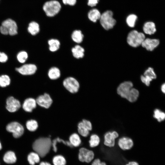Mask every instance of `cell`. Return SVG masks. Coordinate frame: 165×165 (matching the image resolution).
I'll return each mask as SVG.
<instances>
[{
    "mask_svg": "<svg viewBox=\"0 0 165 165\" xmlns=\"http://www.w3.org/2000/svg\"><path fill=\"white\" fill-rule=\"evenodd\" d=\"M2 147L1 144L0 142V150L2 149Z\"/></svg>",
    "mask_w": 165,
    "mask_h": 165,
    "instance_id": "f6af8a7d",
    "label": "cell"
},
{
    "mask_svg": "<svg viewBox=\"0 0 165 165\" xmlns=\"http://www.w3.org/2000/svg\"><path fill=\"white\" fill-rule=\"evenodd\" d=\"M119 136V134L115 131L108 132L104 136V145L110 147H113L115 143V139Z\"/></svg>",
    "mask_w": 165,
    "mask_h": 165,
    "instance_id": "4fadbf2b",
    "label": "cell"
},
{
    "mask_svg": "<svg viewBox=\"0 0 165 165\" xmlns=\"http://www.w3.org/2000/svg\"><path fill=\"white\" fill-rule=\"evenodd\" d=\"M64 86L70 92L72 93H77L79 88L78 81L74 78L69 77L65 78L63 81Z\"/></svg>",
    "mask_w": 165,
    "mask_h": 165,
    "instance_id": "8992f818",
    "label": "cell"
},
{
    "mask_svg": "<svg viewBox=\"0 0 165 165\" xmlns=\"http://www.w3.org/2000/svg\"><path fill=\"white\" fill-rule=\"evenodd\" d=\"M118 94L123 98L131 102H135L139 96V92L133 88V84L130 81H125L121 83L117 89Z\"/></svg>",
    "mask_w": 165,
    "mask_h": 165,
    "instance_id": "6da1fadb",
    "label": "cell"
},
{
    "mask_svg": "<svg viewBox=\"0 0 165 165\" xmlns=\"http://www.w3.org/2000/svg\"><path fill=\"white\" fill-rule=\"evenodd\" d=\"M161 90L162 92H163V93H165V83H164L161 86Z\"/></svg>",
    "mask_w": 165,
    "mask_h": 165,
    "instance_id": "7bdbcfd3",
    "label": "cell"
},
{
    "mask_svg": "<svg viewBox=\"0 0 165 165\" xmlns=\"http://www.w3.org/2000/svg\"><path fill=\"white\" fill-rule=\"evenodd\" d=\"M159 43L160 41L158 39L145 38L141 45L147 50L152 51L158 46Z\"/></svg>",
    "mask_w": 165,
    "mask_h": 165,
    "instance_id": "9a60e30c",
    "label": "cell"
},
{
    "mask_svg": "<svg viewBox=\"0 0 165 165\" xmlns=\"http://www.w3.org/2000/svg\"><path fill=\"white\" fill-rule=\"evenodd\" d=\"M49 50L52 52L57 51L60 48V42L57 39H51L48 41Z\"/></svg>",
    "mask_w": 165,
    "mask_h": 165,
    "instance_id": "d4e9b609",
    "label": "cell"
},
{
    "mask_svg": "<svg viewBox=\"0 0 165 165\" xmlns=\"http://www.w3.org/2000/svg\"><path fill=\"white\" fill-rule=\"evenodd\" d=\"M48 75L50 79L56 80L60 77L61 72L58 68L55 67H52L49 70Z\"/></svg>",
    "mask_w": 165,
    "mask_h": 165,
    "instance_id": "44dd1931",
    "label": "cell"
},
{
    "mask_svg": "<svg viewBox=\"0 0 165 165\" xmlns=\"http://www.w3.org/2000/svg\"><path fill=\"white\" fill-rule=\"evenodd\" d=\"M63 3L65 5L68 4L71 6L74 5L76 2V0H62Z\"/></svg>",
    "mask_w": 165,
    "mask_h": 165,
    "instance_id": "74e56055",
    "label": "cell"
},
{
    "mask_svg": "<svg viewBox=\"0 0 165 165\" xmlns=\"http://www.w3.org/2000/svg\"><path fill=\"white\" fill-rule=\"evenodd\" d=\"M153 117L157 119L159 122L164 120L165 119V113L160 110L156 109L154 111Z\"/></svg>",
    "mask_w": 165,
    "mask_h": 165,
    "instance_id": "f546056e",
    "label": "cell"
},
{
    "mask_svg": "<svg viewBox=\"0 0 165 165\" xmlns=\"http://www.w3.org/2000/svg\"><path fill=\"white\" fill-rule=\"evenodd\" d=\"M137 19V16L135 14H132L129 15L127 18L126 22L130 27H134Z\"/></svg>",
    "mask_w": 165,
    "mask_h": 165,
    "instance_id": "e575fe53",
    "label": "cell"
},
{
    "mask_svg": "<svg viewBox=\"0 0 165 165\" xmlns=\"http://www.w3.org/2000/svg\"><path fill=\"white\" fill-rule=\"evenodd\" d=\"M92 165H106V164L105 163L101 162L99 159H97L94 161Z\"/></svg>",
    "mask_w": 165,
    "mask_h": 165,
    "instance_id": "60d3db41",
    "label": "cell"
},
{
    "mask_svg": "<svg viewBox=\"0 0 165 165\" xmlns=\"http://www.w3.org/2000/svg\"><path fill=\"white\" fill-rule=\"evenodd\" d=\"M53 162L54 165H65L66 161L63 156L57 155L53 157Z\"/></svg>",
    "mask_w": 165,
    "mask_h": 165,
    "instance_id": "1f68e13d",
    "label": "cell"
},
{
    "mask_svg": "<svg viewBox=\"0 0 165 165\" xmlns=\"http://www.w3.org/2000/svg\"><path fill=\"white\" fill-rule=\"evenodd\" d=\"M27 53L24 51H22L18 54L17 58L18 61L20 63H24L28 58Z\"/></svg>",
    "mask_w": 165,
    "mask_h": 165,
    "instance_id": "d590c367",
    "label": "cell"
},
{
    "mask_svg": "<svg viewBox=\"0 0 165 165\" xmlns=\"http://www.w3.org/2000/svg\"><path fill=\"white\" fill-rule=\"evenodd\" d=\"M16 70L24 75H32L35 73L37 70L36 66L33 64H25L16 68Z\"/></svg>",
    "mask_w": 165,
    "mask_h": 165,
    "instance_id": "30bf717a",
    "label": "cell"
},
{
    "mask_svg": "<svg viewBox=\"0 0 165 165\" xmlns=\"http://www.w3.org/2000/svg\"><path fill=\"white\" fill-rule=\"evenodd\" d=\"M156 78V75L154 72L153 69L151 67L148 68L145 72L144 75L141 77V81L147 86H149L150 82L153 79Z\"/></svg>",
    "mask_w": 165,
    "mask_h": 165,
    "instance_id": "9c48e42d",
    "label": "cell"
},
{
    "mask_svg": "<svg viewBox=\"0 0 165 165\" xmlns=\"http://www.w3.org/2000/svg\"><path fill=\"white\" fill-rule=\"evenodd\" d=\"M126 165H139L138 163L134 161H131L129 162Z\"/></svg>",
    "mask_w": 165,
    "mask_h": 165,
    "instance_id": "b9f144b4",
    "label": "cell"
},
{
    "mask_svg": "<svg viewBox=\"0 0 165 165\" xmlns=\"http://www.w3.org/2000/svg\"><path fill=\"white\" fill-rule=\"evenodd\" d=\"M100 142L99 137L96 134H93L90 137L89 141L90 146L91 147L93 148L98 146Z\"/></svg>",
    "mask_w": 165,
    "mask_h": 165,
    "instance_id": "4dcf8cb0",
    "label": "cell"
},
{
    "mask_svg": "<svg viewBox=\"0 0 165 165\" xmlns=\"http://www.w3.org/2000/svg\"><path fill=\"white\" fill-rule=\"evenodd\" d=\"M0 31L4 35L9 34V32L6 28L4 26L2 25L0 27Z\"/></svg>",
    "mask_w": 165,
    "mask_h": 165,
    "instance_id": "f35d334b",
    "label": "cell"
},
{
    "mask_svg": "<svg viewBox=\"0 0 165 165\" xmlns=\"http://www.w3.org/2000/svg\"><path fill=\"white\" fill-rule=\"evenodd\" d=\"M6 109L10 112H14L20 107V102L13 97H9L6 100Z\"/></svg>",
    "mask_w": 165,
    "mask_h": 165,
    "instance_id": "5bb4252c",
    "label": "cell"
},
{
    "mask_svg": "<svg viewBox=\"0 0 165 165\" xmlns=\"http://www.w3.org/2000/svg\"><path fill=\"white\" fill-rule=\"evenodd\" d=\"M78 127L79 134L84 137H87L89 135V131L92 129L88 124L82 121L79 123Z\"/></svg>",
    "mask_w": 165,
    "mask_h": 165,
    "instance_id": "e0dca14e",
    "label": "cell"
},
{
    "mask_svg": "<svg viewBox=\"0 0 165 165\" xmlns=\"http://www.w3.org/2000/svg\"><path fill=\"white\" fill-rule=\"evenodd\" d=\"M113 13L110 10L104 12L101 16L100 22L102 27L105 30L112 28L116 23V20L113 17Z\"/></svg>",
    "mask_w": 165,
    "mask_h": 165,
    "instance_id": "5b68a950",
    "label": "cell"
},
{
    "mask_svg": "<svg viewBox=\"0 0 165 165\" xmlns=\"http://www.w3.org/2000/svg\"><path fill=\"white\" fill-rule=\"evenodd\" d=\"M118 144L120 148L125 150H129L132 148L133 145V142L130 138L123 137L119 139Z\"/></svg>",
    "mask_w": 165,
    "mask_h": 165,
    "instance_id": "2e32d148",
    "label": "cell"
},
{
    "mask_svg": "<svg viewBox=\"0 0 165 165\" xmlns=\"http://www.w3.org/2000/svg\"><path fill=\"white\" fill-rule=\"evenodd\" d=\"M39 165H51L50 163L46 162H41Z\"/></svg>",
    "mask_w": 165,
    "mask_h": 165,
    "instance_id": "ee69618b",
    "label": "cell"
},
{
    "mask_svg": "<svg viewBox=\"0 0 165 165\" xmlns=\"http://www.w3.org/2000/svg\"><path fill=\"white\" fill-rule=\"evenodd\" d=\"M94 152L84 148L80 149L78 155V158L82 162L87 163L90 162L94 158Z\"/></svg>",
    "mask_w": 165,
    "mask_h": 165,
    "instance_id": "ba28073f",
    "label": "cell"
},
{
    "mask_svg": "<svg viewBox=\"0 0 165 165\" xmlns=\"http://www.w3.org/2000/svg\"><path fill=\"white\" fill-rule=\"evenodd\" d=\"M7 130L13 134V136L16 138L21 137L24 133V128L19 123L13 122L8 124L6 127Z\"/></svg>",
    "mask_w": 165,
    "mask_h": 165,
    "instance_id": "52a82bcc",
    "label": "cell"
},
{
    "mask_svg": "<svg viewBox=\"0 0 165 165\" xmlns=\"http://www.w3.org/2000/svg\"><path fill=\"white\" fill-rule=\"evenodd\" d=\"M26 126L28 130L31 131H34L37 129L38 125L36 120L31 119L28 120L27 122Z\"/></svg>",
    "mask_w": 165,
    "mask_h": 165,
    "instance_id": "f1b7e54d",
    "label": "cell"
},
{
    "mask_svg": "<svg viewBox=\"0 0 165 165\" xmlns=\"http://www.w3.org/2000/svg\"><path fill=\"white\" fill-rule=\"evenodd\" d=\"M73 56L76 59L81 58L84 55V49L79 45H76L72 49Z\"/></svg>",
    "mask_w": 165,
    "mask_h": 165,
    "instance_id": "d6986e66",
    "label": "cell"
},
{
    "mask_svg": "<svg viewBox=\"0 0 165 165\" xmlns=\"http://www.w3.org/2000/svg\"><path fill=\"white\" fill-rule=\"evenodd\" d=\"M69 139V142L72 146L78 147L81 143V140L79 136L76 133L72 134Z\"/></svg>",
    "mask_w": 165,
    "mask_h": 165,
    "instance_id": "4316f807",
    "label": "cell"
},
{
    "mask_svg": "<svg viewBox=\"0 0 165 165\" xmlns=\"http://www.w3.org/2000/svg\"><path fill=\"white\" fill-rule=\"evenodd\" d=\"M143 30L147 34L151 35L154 34L156 31L155 24L152 22H146L144 25Z\"/></svg>",
    "mask_w": 165,
    "mask_h": 165,
    "instance_id": "ffe728a7",
    "label": "cell"
},
{
    "mask_svg": "<svg viewBox=\"0 0 165 165\" xmlns=\"http://www.w3.org/2000/svg\"><path fill=\"white\" fill-rule=\"evenodd\" d=\"M2 25L6 28L10 35H14L17 34V26L15 21L11 19H6L2 22Z\"/></svg>",
    "mask_w": 165,
    "mask_h": 165,
    "instance_id": "8fae6325",
    "label": "cell"
},
{
    "mask_svg": "<svg viewBox=\"0 0 165 165\" xmlns=\"http://www.w3.org/2000/svg\"><path fill=\"white\" fill-rule=\"evenodd\" d=\"M145 38V36L143 33L134 30L128 34L127 41L130 46L136 47L141 45Z\"/></svg>",
    "mask_w": 165,
    "mask_h": 165,
    "instance_id": "3957f363",
    "label": "cell"
},
{
    "mask_svg": "<svg viewBox=\"0 0 165 165\" xmlns=\"http://www.w3.org/2000/svg\"><path fill=\"white\" fill-rule=\"evenodd\" d=\"M61 142L63 143L65 145L69 146L70 147H72V145H71L69 141H64L63 139H60L58 138H56L53 140V141L52 142V145L53 147V150L55 152H56L57 150V148L56 146L57 143V142Z\"/></svg>",
    "mask_w": 165,
    "mask_h": 165,
    "instance_id": "d6a6232c",
    "label": "cell"
},
{
    "mask_svg": "<svg viewBox=\"0 0 165 165\" xmlns=\"http://www.w3.org/2000/svg\"><path fill=\"white\" fill-rule=\"evenodd\" d=\"M28 30V32L31 35H35L39 31V25L36 22L32 21L29 24Z\"/></svg>",
    "mask_w": 165,
    "mask_h": 165,
    "instance_id": "603a6c76",
    "label": "cell"
},
{
    "mask_svg": "<svg viewBox=\"0 0 165 165\" xmlns=\"http://www.w3.org/2000/svg\"><path fill=\"white\" fill-rule=\"evenodd\" d=\"M50 139L48 138H41L34 142L33 150L41 157H43L49 152L52 146Z\"/></svg>",
    "mask_w": 165,
    "mask_h": 165,
    "instance_id": "7a4b0ae2",
    "label": "cell"
},
{
    "mask_svg": "<svg viewBox=\"0 0 165 165\" xmlns=\"http://www.w3.org/2000/svg\"><path fill=\"white\" fill-rule=\"evenodd\" d=\"M8 59L7 55L4 53L0 52V62H6Z\"/></svg>",
    "mask_w": 165,
    "mask_h": 165,
    "instance_id": "8d00e7d4",
    "label": "cell"
},
{
    "mask_svg": "<svg viewBox=\"0 0 165 165\" xmlns=\"http://www.w3.org/2000/svg\"><path fill=\"white\" fill-rule=\"evenodd\" d=\"M101 14L99 11L96 9H93L89 11L88 14L89 19L93 22H96L100 19Z\"/></svg>",
    "mask_w": 165,
    "mask_h": 165,
    "instance_id": "7402d4cb",
    "label": "cell"
},
{
    "mask_svg": "<svg viewBox=\"0 0 165 165\" xmlns=\"http://www.w3.org/2000/svg\"><path fill=\"white\" fill-rule=\"evenodd\" d=\"M36 101L35 99L31 98H28L24 101L22 107L25 111L31 112L36 108Z\"/></svg>",
    "mask_w": 165,
    "mask_h": 165,
    "instance_id": "ac0fdd59",
    "label": "cell"
},
{
    "mask_svg": "<svg viewBox=\"0 0 165 165\" xmlns=\"http://www.w3.org/2000/svg\"><path fill=\"white\" fill-rule=\"evenodd\" d=\"M16 157L14 153L11 151L6 152L3 157L4 161L7 163H14L16 162Z\"/></svg>",
    "mask_w": 165,
    "mask_h": 165,
    "instance_id": "484cf974",
    "label": "cell"
},
{
    "mask_svg": "<svg viewBox=\"0 0 165 165\" xmlns=\"http://www.w3.org/2000/svg\"><path fill=\"white\" fill-rule=\"evenodd\" d=\"M36 101L38 105L46 108H49L53 102L50 95L46 93L38 96Z\"/></svg>",
    "mask_w": 165,
    "mask_h": 165,
    "instance_id": "7c38bea8",
    "label": "cell"
},
{
    "mask_svg": "<svg viewBox=\"0 0 165 165\" xmlns=\"http://www.w3.org/2000/svg\"><path fill=\"white\" fill-rule=\"evenodd\" d=\"M84 35L80 30H75L72 33L71 38L72 40L77 43H80L83 41Z\"/></svg>",
    "mask_w": 165,
    "mask_h": 165,
    "instance_id": "cb8c5ba5",
    "label": "cell"
},
{
    "mask_svg": "<svg viewBox=\"0 0 165 165\" xmlns=\"http://www.w3.org/2000/svg\"><path fill=\"white\" fill-rule=\"evenodd\" d=\"M99 2V0H88V5L91 7L96 5Z\"/></svg>",
    "mask_w": 165,
    "mask_h": 165,
    "instance_id": "ab89813d",
    "label": "cell"
},
{
    "mask_svg": "<svg viewBox=\"0 0 165 165\" xmlns=\"http://www.w3.org/2000/svg\"><path fill=\"white\" fill-rule=\"evenodd\" d=\"M10 79L9 76L2 75L0 76V86L5 87L9 85Z\"/></svg>",
    "mask_w": 165,
    "mask_h": 165,
    "instance_id": "836d02e7",
    "label": "cell"
},
{
    "mask_svg": "<svg viewBox=\"0 0 165 165\" xmlns=\"http://www.w3.org/2000/svg\"><path fill=\"white\" fill-rule=\"evenodd\" d=\"M28 160L31 165H34L40 161V156L36 152H31L28 156Z\"/></svg>",
    "mask_w": 165,
    "mask_h": 165,
    "instance_id": "83f0119b",
    "label": "cell"
},
{
    "mask_svg": "<svg viewBox=\"0 0 165 165\" xmlns=\"http://www.w3.org/2000/svg\"><path fill=\"white\" fill-rule=\"evenodd\" d=\"M61 8L60 3L56 0H51L46 2L43 7L46 15L50 17L54 16L60 11Z\"/></svg>",
    "mask_w": 165,
    "mask_h": 165,
    "instance_id": "277c9868",
    "label": "cell"
}]
</instances>
